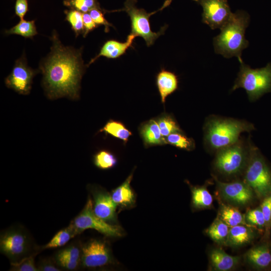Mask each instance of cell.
Masks as SVG:
<instances>
[{
    "label": "cell",
    "mask_w": 271,
    "mask_h": 271,
    "mask_svg": "<svg viewBox=\"0 0 271 271\" xmlns=\"http://www.w3.org/2000/svg\"><path fill=\"white\" fill-rule=\"evenodd\" d=\"M51 40L50 52L40 65L46 95L51 99L63 97L77 99L81 79L86 66L82 58V48L75 49L64 46L55 31Z\"/></svg>",
    "instance_id": "cell-1"
},
{
    "label": "cell",
    "mask_w": 271,
    "mask_h": 271,
    "mask_svg": "<svg viewBox=\"0 0 271 271\" xmlns=\"http://www.w3.org/2000/svg\"><path fill=\"white\" fill-rule=\"evenodd\" d=\"M249 22V16L246 12L238 10L232 13L229 21L220 29V33L213 39L215 53L226 58L235 56L242 61V51L249 44L245 38Z\"/></svg>",
    "instance_id": "cell-2"
},
{
    "label": "cell",
    "mask_w": 271,
    "mask_h": 271,
    "mask_svg": "<svg viewBox=\"0 0 271 271\" xmlns=\"http://www.w3.org/2000/svg\"><path fill=\"white\" fill-rule=\"evenodd\" d=\"M253 129V125L245 121L212 118L206 123L205 139L211 148L218 151L238 142L241 132Z\"/></svg>",
    "instance_id": "cell-3"
},
{
    "label": "cell",
    "mask_w": 271,
    "mask_h": 271,
    "mask_svg": "<svg viewBox=\"0 0 271 271\" xmlns=\"http://www.w3.org/2000/svg\"><path fill=\"white\" fill-rule=\"evenodd\" d=\"M240 63L238 73L232 90L244 88L251 100H253L264 93L271 90V64L259 69H251L243 63Z\"/></svg>",
    "instance_id": "cell-4"
},
{
    "label": "cell",
    "mask_w": 271,
    "mask_h": 271,
    "mask_svg": "<svg viewBox=\"0 0 271 271\" xmlns=\"http://www.w3.org/2000/svg\"><path fill=\"white\" fill-rule=\"evenodd\" d=\"M244 182L259 197L271 193V172L257 149L250 147Z\"/></svg>",
    "instance_id": "cell-5"
},
{
    "label": "cell",
    "mask_w": 271,
    "mask_h": 271,
    "mask_svg": "<svg viewBox=\"0 0 271 271\" xmlns=\"http://www.w3.org/2000/svg\"><path fill=\"white\" fill-rule=\"evenodd\" d=\"M136 0H126L124 3L125 11L129 16L131 22V33L136 37H142L145 41L147 46L154 44L155 41L164 34L167 28V25L161 28L159 31L154 32L152 31L150 23V17L157 11L148 13L144 9H138L136 7Z\"/></svg>",
    "instance_id": "cell-6"
},
{
    "label": "cell",
    "mask_w": 271,
    "mask_h": 271,
    "mask_svg": "<svg viewBox=\"0 0 271 271\" xmlns=\"http://www.w3.org/2000/svg\"><path fill=\"white\" fill-rule=\"evenodd\" d=\"M247 148L240 141L217 151L214 160L216 169L221 174L230 176L240 173L248 162Z\"/></svg>",
    "instance_id": "cell-7"
},
{
    "label": "cell",
    "mask_w": 271,
    "mask_h": 271,
    "mask_svg": "<svg viewBox=\"0 0 271 271\" xmlns=\"http://www.w3.org/2000/svg\"><path fill=\"white\" fill-rule=\"evenodd\" d=\"M79 233L88 229H94L109 237H120L122 229L117 225L108 223L97 216L93 210V202L89 198L81 212L71 222Z\"/></svg>",
    "instance_id": "cell-8"
},
{
    "label": "cell",
    "mask_w": 271,
    "mask_h": 271,
    "mask_svg": "<svg viewBox=\"0 0 271 271\" xmlns=\"http://www.w3.org/2000/svg\"><path fill=\"white\" fill-rule=\"evenodd\" d=\"M203 8L202 22L211 29H221L230 20L231 12L227 0H196Z\"/></svg>",
    "instance_id": "cell-9"
},
{
    "label": "cell",
    "mask_w": 271,
    "mask_h": 271,
    "mask_svg": "<svg viewBox=\"0 0 271 271\" xmlns=\"http://www.w3.org/2000/svg\"><path fill=\"white\" fill-rule=\"evenodd\" d=\"M37 71L30 67L26 59L22 56L17 59L10 74L5 79L6 86L19 94H28Z\"/></svg>",
    "instance_id": "cell-10"
},
{
    "label": "cell",
    "mask_w": 271,
    "mask_h": 271,
    "mask_svg": "<svg viewBox=\"0 0 271 271\" xmlns=\"http://www.w3.org/2000/svg\"><path fill=\"white\" fill-rule=\"evenodd\" d=\"M81 262L88 268L101 267L112 263V257L105 242L93 239L82 246Z\"/></svg>",
    "instance_id": "cell-11"
},
{
    "label": "cell",
    "mask_w": 271,
    "mask_h": 271,
    "mask_svg": "<svg viewBox=\"0 0 271 271\" xmlns=\"http://www.w3.org/2000/svg\"><path fill=\"white\" fill-rule=\"evenodd\" d=\"M29 247L27 236L20 230H10L1 236V251L11 259L20 258L28 251Z\"/></svg>",
    "instance_id": "cell-12"
},
{
    "label": "cell",
    "mask_w": 271,
    "mask_h": 271,
    "mask_svg": "<svg viewBox=\"0 0 271 271\" xmlns=\"http://www.w3.org/2000/svg\"><path fill=\"white\" fill-rule=\"evenodd\" d=\"M215 181L222 197L226 201L237 205H245L253 198V191L244 181L222 182L216 177Z\"/></svg>",
    "instance_id": "cell-13"
},
{
    "label": "cell",
    "mask_w": 271,
    "mask_h": 271,
    "mask_svg": "<svg viewBox=\"0 0 271 271\" xmlns=\"http://www.w3.org/2000/svg\"><path fill=\"white\" fill-rule=\"evenodd\" d=\"M93 203V210L95 214L110 224L117 222L116 209L117 206L111 195L101 189H94L92 191Z\"/></svg>",
    "instance_id": "cell-14"
},
{
    "label": "cell",
    "mask_w": 271,
    "mask_h": 271,
    "mask_svg": "<svg viewBox=\"0 0 271 271\" xmlns=\"http://www.w3.org/2000/svg\"><path fill=\"white\" fill-rule=\"evenodd\" d=\"M136 36L129 34L125 42H119L114 40L106 41L101 47L98 54L93 58L86 65L89 66L100 57L108 59H116L125 53L127 50L132 47Z\"/></svg>",
    "instance_id": "cell-15"
},
{
    "label": "cell",
    "mask_w": 271,
    "mask_h": 271,
    "mask_svg": "<svg viewBox=\"0 0 271 271\" xmlns=\"http://www.w3.org/2000/svg\"><path fill=\"white\" fill-rule=\"evenodd\" d=\"M133 172L126 178L125 181L113 190L111 197L114 202L120 209H129L134 206L136 196L130 186Z\"/></svg>",
    "instance_id": "cell-16"
},
{
    "label": "cell",
    "mask_w": 271,
    "mask_h": 271,
    "mask_svg": "<svg viewBox=\"0 0 271 271\" xmlns=\"http://www.w3.org/2000/svg\"><path fill=\"white\" fill-rule=\"evenodd\" d=\"M209 259L213 269L218 271H228L239 263V256L227 254L220 248H213L209 252Z\"/></svg>",
    "instance_id": "cell-17"
},
{
    "label": "cell",
    "mask_w": 271,
    "mask_h": 271,
    "mask_svg": "<svg viewBox=\"0 0 271 271\" xmlns=\"http://www.w3.org/2000/svg\"><path fill=\"white\" fill-rule=\"evenodd\" d=\"M157 86L161 101L164 103L166 98L175 91L178 87V79L172 72L162 69L156 77Z\"/></svg>",
    "instance_id": "cell-18"
},
{
    "label": "cell",
    "mask_w": 271,
    "mask_h": 271,
    "mask_svg": "<svg viewBox=\"0 0 271 271\" xmlns=\"http://www.w3.org/2000/svg\"><path fill=\"white\" fill-rule=\"evenodd\" d=\"M140 133L146 147L166 144L156 119H150L140 127Z\"/></svg>",
    "instance_id": "cell-19"
},
{
    "label": "cell",
    "mask_w": 271,
    "mask_h": 271,
    "mask_svg": "<svg viewBox=\"0 0 271 271\" xmlns=\"http://www.w3.org/2000/svg\"><path fill=\"white\" fill-rule=\"evenodd\" d=\"M254 233L248 225L239 224L230 228L225 245L238 247L250 243Z\"/></svg>",
    "instance_id": "cell-20"
},
{
    "label": "cell",
    "mask_w": 271,
    "mask_h": 271,
    "mask_svg": "<svg viewBox=\"0 0 271 271\" xmlns=\"http://www.w3.org/2000/svg\"><path fill=\"white\" fill-rule=\"evenodd\" d=\"M246 258L255 268H266L271 264L270 248L265 244L255 246L247 252Z\"/></svg>",
    "instance_id": "cell-21"
},
{
    "label": "cell",
    "mask_w": 271,
    "mask_h": 271,
    "mask_svg": "<svg viewBox=\"0 0 271 271\" xmlns=\"http://www.w3.org/2000/svg\"><path fill=\"white\" fill-rule=\"evenodd\" d=\"M192 206L197 209L210 208L213 204V197L204 186H190Z\"/></svg>",
    "instance_id": "cell-22"
},
{
    "label": "cell",
    "mask_w": 271,
    "mask_h": 271,
    "mask_svg": "<svg viewBox=\"0 0 271 271\" xmlns=\"http://www.w3.org/2000/svg\"><path fill=\"white\" fill-rule=\"evenodd\" d=\"M230 228L217 216L207 229L206 233L216 243L225 245Z\"/></svg>",
    "instance_id": "cell-23"
},
{
    "label": "cell",
    "mask_w": 271,
    "mask_h": 271,
    "mask_svg": "<svg viewBox=\"0 0 271 271\" xmlns=\"http://www.w3.org/2000/svg\"><path fill=\"white\" fill-rule=\"evenodd\" d=\"M230 227L239 225H247L244 216L235 207L223 204L218 216Z\"/></svg>",
    "instance_id": "cell-24"
},
{
    "label": "cell",
    "mask_w": 271,
    "mask_h": 271,
    "mask_svg": "<svg viewBox=\"0 0 271 271\" xmlns=\"http://www.w3.org/2000/svg\"><path fill=\"white\" fill-rule=\"evenodd\" d=\"M123 141L125 144L132 133L124 124L118 121L110 119L99 130Z\"/></svg>",
    "instance_id": "cell-25"
},
{
    "label": "cell",
    "mask_w": 271,
    "mask_h": 271,
    "mask_svg": "<svg viewBox=\"0 0 271 271\" xmlns=\"http://www.w3.org/2000/svg\"><path fill=\"white\" fill-rule=\"evenodd\" d=\"M78 234L79 233L71 223L67 227L58 231L50 241L45 245L43 248H53L62 246Z\"/></svg>",
    "instance_id": "cell-26"
},
{
    "label": "cell",
    "mask_w": 271,
    "mask_h": 271,
    "mask_svg": "<svg viewBox=\"0 0 271 271\" xmlns=\"http://www.w3.org/2000/svg\"><path fill=\"white\" fill-rule=\"evenodd\" d=\"M6 35H18L25 38L32 39L36 36L37 31L35 21L21 20L20 22L5 31Z\"/></svg>",
    "instance_id": "cell-27"
},
{
    "label": "cell",
    "mask_w": 271,
    "mask_h": 271,
    "mask_svg": "<svg viewBox=\"0 0 271 271\" xmlns=\"http://www.w3.org/2000/svg\"><path fill=\"white\" fill-rule=\"evenodd\" d=\"M156 120L164 138L174 132H182L176 120L170 114L163 113Z\"/></svg>",
    "instance_id": "cell-28"
},
{
    "label": "cell",
    "mask_w": 271,
    "mask_h": 271,
    "mask_svg": "<svg viewBox=\"0 0 271 271\" xmlns=\"http://www.w3.org/2000/svg\"><path fill=\"white\" fill-rule=\"evenodd\" d=\"M164 138L166 144H170L181 149L191 151L195 147L194 141L183 134L182 132H174Z\"/></svg>",
    "instance_id": "cell-29"
},
{
    "label": "cell",
    "mask_w": 271,
    "mask_h": 271,
    "mask_svg": "<svg viewBox=\"0 0 271 271\" xmlns=\"http://www.w3.org/2000/svg\"><path fill=\"white\" fill-rule=\"evenodd\" d=\"M66 20L70 25L76 37L84 33L83 13L73 9L65 11Z\"/></svg>",
    "instance_id": "cell-30"
},
{
    "label": "cell",
    "mask_w": 271,
    "mask_h": 271,
    "mask_svg": "<svg viewBox=\"0 0 271 271\" xmlns=\"http://www.w3.org/2000/svg\"><path fill=\"white\" fill-rule=\"evenodd\" d=\"M95 165L101 169H109L114 167L117 164V159L110 152L101 150L94 156Z\"/></svg>",
    "instance_id": "cell-31"
},
{
    "label": "cell",
    "mask_w": 271,
    "mask_h": 271,
    "mask_svg": "<svg viewBox=\"0 0 271 271\" xmlns=\"http://www.w3.org/2000/svg\"><path fill=\"white\" fill-rule=\"evenodd\" d=\"M63 4L70 9L82 13H88L93 9H101L97 0H64Z\"/></svg>",
    "instance_id": "cell-32"
},
{
    "label": "cell",
    "mask_w": 271,
    "mask_h": 271,
    "mask_svg": "<svg viewBox=\"0 0 271 271\" xmlns=\"http://www.w3.org/2000/svg\"><path fill=\"white\" fill-rule=\"evenodd\" d=\"M245 222L249 226L262 228L265 225L264 216L261 208H255L248 211L244 216Z\"/></svg>",
    "instance_id": "cell-33"
},
{
    "label": "cell",
    "mask_w": 271,
    "mask_h": 271,
    "mask_svg": "<svg viewBox=\"0 0 271 271\" xmlns=\"http://www.w3.org/2000/svg\"><path fill=\"white\" fill-rule=\"evenodd\" d=\"M11 270L14 271L39 270L35 264L34 256L25 257L18 261L12 262Z\"/></svg>",
    "instance_id": "cell-34"
},
{
    "label": "cell",
    "mask_w": 271,
    "mask_h": 271,
    "mask_svg": "<svg viewBox=\"0 0 271 271\" xmlns=\"http://www.w3.org/2000/svg\"><path fill=\"white\" fill-rule=\"evenodd\" d=\"M102 9H93L90 10L88 13L94 21V22L99 26L103 25L104 26L105 32H108L110 27H113L111 24L109 23L104 16V13Z\"/></svg>",
    "instance_id": "cell-35"
},
{
    "label": "cell",
    "mask_w": 271,
    "mask_h": 271,
    "mask_svg": "<svg viewBox=\"0 0 271 271\" xmlns=\"http://www.w3.org/2000/svg\"><path fill=\"white\" fill-rule=\"evenodd\" d=\"M56 255L81 261V250L77 246L72 245L59 251Z\"/></svg>",
    "instance_id": "cell-36"
},
{
    "label": "cell",
    "mask_w": 271,
    "mask_h": 271,
    "mask_svg": "<svg viewBox=\"0 0 271 271\" xmlns=\"http://www.w3.org/2000/svg\"><path fill=\"white\" fill-rule=\"evenodd\" d=\"M56 260L59 266L68 270H74L77 268L81 262L80 260H76L57 255H56Z\"/></svg>",
    "instance_id": "cell-37"
},
{
    "label": "cell",
    "mask_w": 271,
    "mask_h": 271,
    "mask_svg": "<svg viewBox=\"0 0 271 271\" xmlns=\"http://www.w3.org/2000/svg\"><path fill=\"white\" fill-rule=\"evenodd\" d=\"M83 20L84 25L83 37H85L87 34L98 26L94 22L88 13H83Z\"/></svg>",
    "instance_id": "cell-38"
},
{
    "label": "cell",
    "mask_w": 271,
    "mask_h": 271,
    "mask_svg": "<svg viewBox=\"0 0 271 271\" xmlns=\"http://www.w3.org/2000/svg\"><path fill=\"white\" fill-rule=\"evenodd\" d=\"M260 208L264 216L265 224H268L271 221V196H268L264 199Z\"/></svg>",
    "instance_id": "cell-39"
},
{
    "label": "cell",
    "mask_w": 271,
    "mask_h": 271,
    "mask_svg": "<svg viewBox=\"0 0 271 271\" xmlns=\"http://www.w3.org/2000/svg\"><path fill=\"white\" fill-rule=\"evenodd\" d=\"M28 9L27 0H16L15 10L16 15L21 20H23Z\"/></svg>",
    "instance_id": "cell-40"
},
{
    "label": "cell",
    "mask_w": 271,
    "mask_h": 271,
    "mask_svg": "<svg viewBox=\"0 0 271 271\" xmlns=\"http://www.w3.org/2000/svg\"><path fill=\"white\" fill-rule=\"evenodd\" d=\"M39 270L42 271H59L60 270L53 263L49 261H43L41 262L38 267Z\"/></svg>",
    "instance_id": "cell-41"
}]
</instances>
